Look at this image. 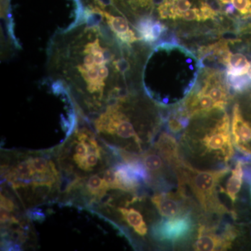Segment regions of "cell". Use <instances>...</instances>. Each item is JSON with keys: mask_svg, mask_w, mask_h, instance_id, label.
Returning <instances> with one entry per match:
<instances>
[{"mask_svg": "<svg viewBox=\"0 0 251 251\" xmlns=\"http://www.w3.org/2000/svg\"><path fill=\"white\" fill-rule=\"evenodd\" d=\"M127 49L107 25L99 6L89 3L82 22L50 44V77L66 85L77 111L90 118L114 99L130 94L122 85L131 69Z\"/></svg>", "mask_w": 251, "mask_h": 251, "instance_id": "6da1fadb", "label": "cell"}, {"mask_svg": "<svg viewBox=\"0 0 251 251\" xmlns=\"http://www.w3.org/2000/svg\"><path fill=\"white\" fill-rule=\"evenodd\" d=\"M63 175L55 150L1 151V192L24 209L59 199Z\"/></svg>", "mask_w": 251, "mask_h": 251, "instance_id": "7a4b0ae2", "label": "cell"}, {"mask_svg": "<svg viewBox=\"0 0 251 251\" xmlns=\"http://www.w3.org/2000/svg\"><path fill=\"white\" fill-rule=\"evenodd\" d=\"M130 94L115 99L97 115L85 118L110 148L141 155L154 143L160 126L138 121L130 110Z\"/></svg>", "mask_w": 251, "mask_h": 251, "instance_id": "3957f363", "label": "cell"}, {"mask_svg": "<svg viewBox=\"0 0 251 251\" xmlns=\"http://www.w3.org/2000/svg\"><path fill=\"white\" fill-rule=\"evenodd\" d=\"M76 126L65 142L54 148L64 179L99 173L119 161V157L96 135L85 117L77 112Z\"/></svg>", "mask_w": 251, "mask_h": 251, "instance_id": "277c9868", "label": "cell"}, {"mask_svg": "<svg viewBox=\"0 0 251 251\" xmlns=\"http://www.w3.org/2000/svg\"><path fill=\"white\" fill-rule=\"evenodd\" d=\"M179 145L181 157L193 167L218 170L230 166L235 151L228 115L224 112L211 125L186 130Z\"/></svg>", "mask_w": 251, "mask_h": 251, "instance_id": "5b68a950", "label": "cell"}, {"mask_svg": "<svg viewBox=\"0 0 251 251\" xmlns=\"http://www.w3.org/2000/svg\"><path fill=\"white\" fill-rule=\"evenodd\" d=\"M171 164L177 178V188L188 187L199 217L215 219L231 216L229 208L223 204L219 196V186L230 173L231 166L218 170L200 169L189 164L181 155Z\"/></svg>", "mask_w": 251, "mask_h": 251, "instance_id": "8992f818", "label": "cell"}, {"mask_svg": "<svg viewBox=\"0 0 251 251\" xmlns=\"http://www.w3.org/2000/svg\"><path fill=\"white\" fill-rule=\"evenodd\" d=\"M196 211L173 218H162L153 224L151 229L153 240L162 244L176 246L193 240L198 226Z\"/></svg>", "mask_w": 251, "mask_h": 251, "instance_id": "52a82bcc", "label": "cell"}, {"mask_svg": "<svg viewBox=\"0 0 251 251\" xmlns=\"http://www.w3.org/2000/svg\"><path fill=\"white\" fill-rule=\"evenodd\" d=\"M151 203L163 218H173L183 215L197 208L186 191L176 188V192H156L151 198Z\"/></svg>", "mask_w": 251, "mask_h": 251, "instance_id": "ba28073f", "label": "cell"}, {"mask_svg": "<svg viewBox=\"0 0 251 251\" xmlns=\"http://www.w3.org/2000/svg\"><path fill=\"white\" fill-rule=\"evenodd\" d=\"M99 9L104 21L122 44L130 48L132 44L141 41L139 36H137L134 31L130 28L126 18L119 15L120 13H115V11H108L100 7Z\"/></svg>", "mask_w": 251, "mask_h": 251, "instance_id": "9c48e42d", "label": "cell"}, {"mask_svg": "<svg viewBox=\"0 0 251 251\" xmlns=\"http://www.w3.org/2000/svg\"><path fill=\"white\" fill-rule=\"evenodd\" d=\"M226 84L229 93L233 91L235 93H243L251 87V80L247 75H234L226 74Z\"/></svg>", "mask_w": 251, "mask_h": 251, "instance_id": "30bf717a", "label": "cell"}, {"mask_svg": "<svg viewBox=\"0 0 251 251\" xmlns=\"http://www.w3.org/2000/svg\"><path fill=\"white\" fill-rule=\"evenodd\" d=\"M243 18H251V0H230Z\"/></svg>", "mask_w": 251, "mask_h": 251, "instance_id": "8fae6325", "label": "cell"}, {"mask_svg": "<svg viewBox=\"0 0 251 251\" xmlns=\"http://www.w3.org/2000/svg\"><path fill=\"white\" fill-rule=\"evenodd\" d=\"M176 19L181 18V15L185 11L190 9L191 3L188 0H171Z\"/></svg>", "mask_w": 251, "mask_h": 251, "instance_id": "7c38bea8", "label": "cell"}, {"mask_svg": "<svg viewBox=\"0 0 251 251\" xmlns=\"http://www.w3.org/2000/svg\"><path fill=\"white\" fill-rule=\"evenodd\" d=\"M181 18L188 21H202L201 10L198 8L188 9L183 13Z\"/></svg>", "mask_w": 251, "mask_h": 251, "instance_id": "4fadbf2b", "label": "cell"}, {"mask_svg": "<svg viewBox=\"0 0 251 251\" xmlns=\"http://www.w3.org/2000/svg\"><path fill=\"white\" fill-rule=\"evenodd\" d=\"M201 18H202V21H206L209 19H214L217 16V14H216L212 9L207 6L204 2H202L201 4Z\"/></svg>", "mask_w": 251, "mask_h": 251, "instance_id": "5bb4252c", "label": "cell"}, {"mask_svg": "<svg viewBox=\"0 0 251 251\" xmlns=\"http://www.w3.org/2000/svg\"><path fill=\"white\" fill-rule=\"evenodd\" d=\"M204 2L216 14L218 15L224 14V6L220 0H204Z\"/></svg>", "mask_w": 251, "mask_h": 251, "instance_id": "9a60e30c", "label": "cell"}, {"mask_svg": "<svg viewBox=\"0 0 251 251\" xmlns=\"http://www.w3.org/2000/svg\"><path fill=\"white\" fill-rule=\"evenodd\" d=\"M221 37H222V41H230V42H237L239 41V38L237 34L231 31H226V32L221 34Z\"/></svg>", "mask_w": 251, "mask_h": 251, "instance_id": "2e32d148", "label": "cell"}, {"mask_svg": "<svg viewBox=\"0 0 251 251\" xmlns=\"http://www.w3.org/2000/svg\"><path fill=\"white\" fill-rule=\"evenodd\" d=\"M92 4L97 5L101 9H107L108 7L109 0H92Z\"/></svg>", "mask_w": 251, "mask_h": 251, "instance_id": "e0dca14e", "label": "cell"}, {"mask_svg": "<svg viewBox=\"0 0 251 251\" xmlns=\"http://www.w3.org/2000/svg\"><path fill=\"white\" fill-rule=\"evenodd\" d=\"M242 31H244V32L251 33V23H250V24L247 25L245 26V27H243Z\"/></svg>", "mask_w": 251, "mask_h": 251, "instance_id": "ac0fdd59", "label": "cell"}]
</instances>
